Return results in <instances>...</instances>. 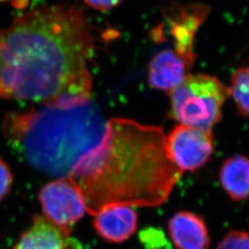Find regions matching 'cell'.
Instances as JSON below:
<instances>
[{
    "mask_svg": "<svg viewBox=\"0 0 249 249\" xmlns=\"http://www.w3.org/2000/svg\"><path fill=\"white\" fill-rule=\"evenodd\" d=\"M93 36L70 5L29 10L0 31V99L73 107L89 102Z\"/></svg>",
    "mask_w": 249,
    "mask_h": 249,
    "instance_id": "cell-1",
    "label": "cell"
},
{
    "mask_svg": "<svg viewBox=\"0 0 249 249\" xmlns=\"http://www.w3.org/2000/svg\"><path fill=\"white\" fill-rule=\"evenodd\" d=\"M182 175L170 158L160 126L113 118L107 121L101 142L74 164L67 178L80 190L87 212L95 215L111 205L162 204Z\"/></svg>",
    "mask_w": 249,
    "mask_h": 249,
    "instance_id": "cell-2",
    "label": "cell"
},
{
    "mask_svg": "<svg viewBox=\"0 0 249 249\" xmlns=\"http://www.w3.org/2000/svg\"><path fill=\"white\" fill-rule=\"evenodd\" d=\"M107 127V121L90 101L12 112L2 123L10 146L30 165L53 177H68L74 164L101 142Z\"/></svg>",
    "mask_w": 249,
    "mask_h": 249,
    "instance_id": "cell-3",
    "label": "cell"
},
{
    "mask_svg": "<svg viewBox=\"0 0 249 249\" xmlns=\"http://www.w3.org/2000/svg\"><path fill=\"white\" fill-rule=\"evenodd\" d=\"M229 95V89L218 78L206 74L188 75L170 92L171 116L179 124L213 133Z\"/></svg>",
    "mask_w": 249,
    "mask_h": 249,
    "instance_id": "cell-4",
    "label": "cell"
},
{
    "mask_svg": "<svg viewBox=\"0 0 249 249\" xmlns=\"http://www.w3.org/2000/svg\"><path fill=\"white\" fill-rule=\"evenodd\" d=\"M39 200L45 219L68 234L87 212L80 190L68 178L46 184L40 190Z\"/></svg>",
    "mask_w": 249,
    "mask_h": 249,
    "instance_id": "cell-5",
    "label": "cell"
},
{
    "mask_svg": "<svg viewBox=\"0 0 249 249\" xmlns=\"http://www.w3.org/2000/svg\"><path fill=\"white\" fill-rule=\"evenodd\" d=\"M166 143L171 160L183 173L199 169L213 154V133L183 124H178L172 130Z\"/></svg>",
    "mask_w": 249,
    "mask_h": 249,
    "instance_id": "cell-6",
    "label": "cell"
},
{
    "mask_svg": "<svg viewBox=\"0 0 249 249\" xmlns=\"http://www.w3.org/2000/svg\"><path fill=\"white\" fill-rule=\"evenodd\" d=\"M138 216L132 207L111 205L94 215L93 227L99 236L109 243L120 244L137 230Z\"/></svg>",
    "mask_w": 249,
    "mask_h": 249,
    "instance_id": "cell-7",
    "label": "cell"
},
{
    "mask_svg": "<svg viewBox=\"0 0 249 249\" xmlns=\"http://www.w3.org/2000/svg\"><path fill=\"white\" fill-rule=\"evenodd\" d=\"M208 13L209 9L204 5H191L179 9L178 14L169 19L170 34L175 43L174 50L193 64L195 36Z\"/></svg>",
    "mask_w": 249,
    "mask_h": 249,
    "instance_id": "cell-8",
    "label": "cell"
},
{
    "mask_svg": "<svg viewBox=\"0 0 249 249\" xmlns=\"http://www.w3.org/2000/svg\"><path fill=\"white\" fill-rule=\"evenodd\" d=\"M192 66L193 63L174 49L162 50L150 63V85L154 89L171 92L186 80Z\"/></svg>",
    "mask_w": 249,
    "mask_h": 249,
    "instance_id": "cell-9",
    "label": "cell"
},
{
    "mask_svg": "<svg viewBox=\"0 0 249 249\" xmlns=\"http://www.w3.org/2000/svg\"><path fill=\"white\" fill-rule=\"evenodd\" d=\"M171 239L178 249H209L210 235L202 217L190 212H179L168 222Z\"/></svg>",
    "mask_w": 249,
    "mask_h": 249,
    "instance_id": "cell-10",
    "label": "cell"
},
{
    "mask_svg": "<svg viewBox=\"0 0 249 249\" xmlns=\"http://www.w3.org/2000/svg\"><path fill=\"white\" fill-rule=\"evenodd\" d=\"M70 234L46 220L36 216L13 249H70Z\"/></svg>",
    "mask_w": 249,
    "mask_h": 249,
    "instance_id": "cell-11",
    "label": "cell"
},
{
    "mask_svg": "<svg viewBox=\"0 0 249 249\" xmlns=\"http://www.w3.org/2000/svg\"><path fill=\"white\" fill-rule=\"evenodd\" d=\"M220 181L232 201L239 202L249 198V158L235 155L224 160L220 170Z\"/></svg>",
    "mask_w": 249,
    "mask_h": 249,
    "instance_id": "cell-12",
    "label": "cell"
},
{
    "mask_svg": "<svg viewBox=\"0 0 249 249\" xmlns=\"http://www.w3.org/2000/svg\"><path fill=\"white\" fill-rule=\"evenodd\" d=\"M229 93L241 116H249V66L241 68L231 76Z\"/></svg>",
    "mask_w": 249,
    "mask_h": 249,
    "instance_id": "cell-13",
    "label": "cell"
},
{
    "mask_svg": "<svg viewBox=\"0 0 249 249\" xmlns=\"http://www.w3.org/2000/svg\"><path fill=\"white\" fill-rule=\"evenodd\" d=\"M217 249H249V231H229L219 243Z\"/></svg>",
    "mask_w": 249,
    "mask_h": 249,
    "instance_id": "cell-14",
    "label": "cell"
},
{
    "mask_svg": "<svg viewBox=\"0 0 249 249\" xmlns=\"http://www.w3.org/2000/svg\"><path fill=\"white\" fill-rule=\"evenodd\" d=\"M13 177L9 165L2 159H0V201L3 200L10 191L12 186Z\"/></svg>",
    "mask_w": 249,
    "mask_h": 249,
    "instance_id": "cell-15",
    "label": "cell"
},
{
    "mask_svg": "<svg viewBox=\"0 0 249 249\" xmlns=\"http://www.w3.org/2000/svg\"><path fill=\"white\" fill-rule=\"evenodd\" d=\"M90 8L99 11H107L115 8L122 0H84Z\"/></svg>",
    "mask_w": 249,
    "mask_h": 249,
    "instance_id": "cell-16",
    "label": "cell"
},
{
    "mask_svg": "<svg viewBox=\"0 0 249 249\" xmlns=\"http://www.w3.org/2000/svg\"><path fill=\"white\" fill-rule=\"evenodd\" d=\"M9 2L16 8L23 9L28 4V0H9Z\"/></svg>",
    "mask_w": 249,
    "mask_h": 249,
    "instance_id": "cell-17",
    "label": "cell"
}]
</instances>
